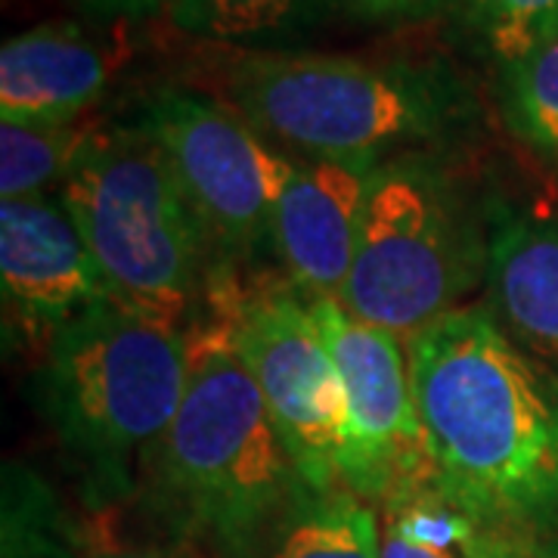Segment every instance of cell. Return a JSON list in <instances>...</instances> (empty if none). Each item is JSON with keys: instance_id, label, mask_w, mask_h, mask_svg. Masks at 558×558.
Here are the masks:
<instances>
[{"instance_id": "30bf717a", "label": "cell", "mask_w": 558, "mask_h": 558, "mask_svg": "<svg viewBox=\"0 0 558 558\" xmlns=\"http://www.w3.org/2000/svg\"><path fill=\"white\" fill-rule=\"evenodd\" d=\"M379 161L295 159L274 211V255L307 301H341Z\"/></svg>"}, {"instance_id": "7c38bea8", "label": "cell", "mask_w": 558, "mask_h": 558, "mask_svg": "<svg viewBox=\"0 0 558 558\" xmlns=\"http://www.w3.org/2000/svg\"><path fill=\"white\" fill-rule=\"evenodd\" d=\"M112 53L75 22H47L3 40L0 121L72 124L100 100Z\"/></svg>"}, {"instance_id": "8fae6325", "label": "cell", "mask_w": 558, "mask_h": 558, "mask_svg": "<svg viewBox=\"0 0 558 558\" xmlns=\"http://www.w3.org/2000/svg\"><path fill=\"white\" fill-rule=\"evenodd\" d=\"M0 286L7 307L47 339L62 323L109 301L60 193L0 202Z\"/></svg>"}, {"instance_id": "4fadbf2b", "label": "cell", "mask_w": 558, "mask_h": 558, "mask_svg": "<svg viewBox=\"0 0 558 558\" xmlns=\"http://www.w3.org/2000/svg\"><path fill=\"white\" fill-rule=\"evenodd\" d=\"M484 279L506 336L558 373V208L497 218Z\"/></svg>"}, {"instance_id": "52a82bcc", "label": "cell", "mask_w": 558, "mask_h": 558, "mask_svg": "<svg viewBox=\"0 0 558 558\" xmlns=\"http://www.w3.org/2000/svg\"><path fill=\"white\" fill-rule=\"evenodd\" d=\"M137 128L159 143L218 258L274 252V211L295 156L279 153L230 102L183 87L156 90Z\"/></svg>"}, {"instance_id": "7a4b0ae2", "label": "cell", "mask_w": 558, "mask_h": 558, "mask_svg": "<svg viewBox=\"0 0 558 558\" xmlns=\"http://www.w3.org/2000/svg\"><path fill=\"white\" fill-rule=\"evenodd\" d=\"M186 341V391L149 465L193 534L223 558H255L304 481L236 348L220 274Z\"/></svg>"}, {"instance_id": "9a60e30c", "label": "cell", "mask_w": 558, "mask_h": 558, "mask_svg": "<svg viewBox=\"0 0 558 558\" xmlns=\"http://www.w3.org/2000/svg\"><path fill=\"white\" fill-rule=\"evenodd\" d=\"M267 558H381L379 515L348 487H301L267 543Z\"/></svg>"}, {"instance_id": "7402d4cb", "label": "cell", "mask_w": 558, "mask_h": 558, "mask_svg": "<svg viewBox=\"0 0 558 558\" xmlns=\"http://www.w3.org/2000/svg\"><path fill=\"white\" fill-rule=\"evenodd\" d=\"M509 558H558V539H519Z\"/></svg>"}, {"instance_id": "cb8c5ba5", "label": "cell", "mask_w": 558, "mask_h": 558, "mask_svg": "<svg viewBox=\"0 0 558 558\" xmlns=\"http://www.w3.org/2000/svg\"><path fill=\"white\" fill-rule=\"evenodd\" d=\"M556 35H558V22H556ZM556 35H553V38H556Z\"/></svg>"}, {"instance_id": "e0dca14e", "label": "cell", "mask_w": 558, "mask_h": 558, "mask_svg": "<svg viewBox=\"0 0 558 558\" xmlns=\"http://www.w3.org/2000/svg\"><path fill=\"white\" fill-rule=\"evenodd\" d=\"M90 128L0 121V202L60 193Z\"/></svg>"}, {"instance_id": "5b68a950", "label": "cell", "mask_w": 558, "mask_h": 558, "mask_svg": "<svg viewBox=\"0 0 558 558\" xmlns=\"http://www.w3.org/2000/svg\"><path fill=\"white\" fill-rule=\"evenodd\" d=\"M183 329L137 317L112 301L62 323L44 344L38 407L60 444L116 490L153 462L186 391Z\"/></svg>"}, {"instance_id": "44dd1931", "label": "cell", "mask_w": 558, "mask_h": 558, "mask_svg": "<svg viewBox=\"0 0 558 558\" xmlns=\"http://www.w3.org/2000/svg\"><path fill=\"white\" fill-rule=\"evenodd\" d=\"M81 13L94 20H146L168 7L171 0H72Z\"/></svg>"}, {"instance_id": "5bb4252c", "label": "cell", "mask_w": 558, "mask_h": 558, "mask_svg": "<svg viewBox=\"0 0 558 558\" xmlns=\"http://www.w3.org/2000/svg\"><path fill=\"white\" fill-rule=\"evenodd\" d=\"M519 539L481 524L428 475L381 499V558H509Z\"/></svg>"}, {"instance_id": "277c9868", "label": "cell", "mask_w": 558, "mask_h": 558, "mask_svg": "<svg viewBox=\"0 0 558 558\" xmlns=\"http://www.w3.org/2000/svg\"><path fill=\"white\" fill-rule=\"evenodd\" d=\"M60 196L112 304L183 332L202 317L211 242L143 128L90 131Z\"/></svg>"}, {"instance_id": "2e32d148", "label": "cell", "mask_w": 558, "mask_h": 558, "mask_svg": "<svg viewBox=\"0 0 558 558\" xmlns=\"http://www.w3.org/2000/svg\"><path fill=\"white\" fill-rule=\"evenodd\" d=\"M341 7V0H171V25L190 38L282 47L311 35Z\"/></svg>"}, {"instance_id": "ffe728a7", "label": "cell", "mask_w": 558, "mask_h": 558, "mask_svg": "<svg viewBox=\"0 0 558 558\" xmlns=\"http://www.w3.org/2000/svg\"><path fill=\"white\" fill-rule=\"evenodd\" d=\"M447 0H341V7L366 22H418L435 16Z\"/></svg>"}, {"instance_id": "ba28073f", "label": "cell", "mask_w": 558, "mask_h": 558, "mask_svg": "<svg viewBox=\"0 0 558 558\" xmlns=\"http://www.w3.org/2000/svg\"><path fill=\"white\" fill-rule=\"evenodd\" d=\"M220 292L236 348L301 481L314 490L341 487L344 391L314 304L289 279L242 292L220 274Z\"/></svg>"}, {"instance_id": "9c48e42d", "label": "cell", "mask_w": 558, "mask_h": 558, "mask_svg": "<svg viewBox=\"0 0 558 558\" xmlns=\"http://www.w3.org/2000/svg\"><path fill=\"white\" fill-rule=\"evenodd\" d=\"M344 391L339 481L366 502L428 475L407 344L363 323L341 301H311Z\"/></svg>"}, {"instance_id": "603a6c76", "label": "cell", "mask_w": 558, "mask_h": 558, "mask_svg": "<svg viewBox=\"0 0 558 558\" xmlns=\"http://www.w3.org/2000/svg\"><path fill=\"white\" fill-rule=\"evenodd\" d=\"M100 558H168V556H159V553H109V556H100Z\"/></svg>"}, {"instance_id": "d6986e66", "label": "cell", "mask_w": 558, "mask_h": 558, "mask_svg": "<svg viewBox=\"0 0 558 558\" xmlns=\"http://www.w3.org/2000/svg\"><path fill=\"white\" fill-rule=\"evenodd\" d=\"M457 20L484 57L509 65L556 35L558 0H457Z\"/></svg>"}, {"instance_id": "ac0fdd59", "label": "cell", "mask_w": 558, "mask_h": 558, "mask_svg": "<svg viewBox=\"0 0 558 558\" xmlns=\"http://www.w3.org/2000/svg\"><path fill=\"white\" fill-rule=\"evenodd\" d=\"M499 116L521 146L558 165V35L499 65Z\"/></svg>"}, {"instance_id": "3957f363", "label": "cell", "mask_w": 558, "mask_h": 558, "mask_svg": "<svg viewBox=\"0 0 558 558\" xmlns=\"http://www.w3.org/2000/svg\"><path fill=\"white\" fill-rule=\"evenodd\" d=\"M223 94L248 124L299 159L422 156L475 124V100L444 62H369L260 50L227 65Z\"/></svg>"}, {"instance_id": "6da1fadb", "label": "cell", "mask_w": 558, "mask_h": 558, "mask_svg": "<svg viewBox=\"0 0 558 558\" xmlns=\"http://www.w3.org/2000/svg\"><path fill=\"white\" fill-rule=\"evenodd\" d=\"M428 478L490 531L558 539V373L465 304L407 341Z\"/></svg>"}, {"instance_id": "8992f818", "label": "cell", "mask_w": 558, "mask_h": 558, "mask_svg": "<svg viewBox=\"0 0 558 558\" xmlns=\"http://www.w3.org/2000/svg\"><path fill=\"white\" fill-rule=\"evenodd\" d=\"M487 248L490 236L447 171L428 156L381 161L341 307L407 344L465 307L487 277Z\"/></svg>"}]
</instances>
